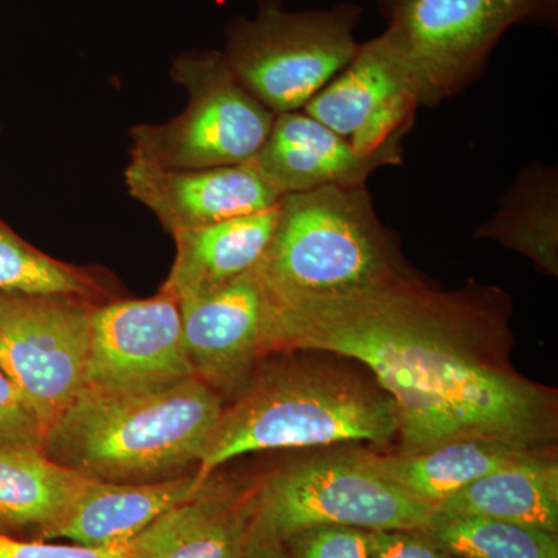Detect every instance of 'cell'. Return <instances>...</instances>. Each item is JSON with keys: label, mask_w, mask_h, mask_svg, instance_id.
<instances>
[{"label": "cell", "mask_w": 558, "mask_h": 558, "mask_svg": "<svg viewBox=\"0 0 558 558\" xmlns=\"http://www.w3.org/2000/svg\"><path fill=\"white\" fill-rule=\"evenodd\" d=\"M512 299L469 279L458 290L416 270L344 299L275 306L271 352L319 349L362 363L399 418L398 451L461 439L557 447L558 395L512 365Z\"/></svg>", "instance_id": "6da1fadb"}, {"label": "cell", "mask_w": 558, "mask_h": 558, "mask_svg": "<svg viewBox=\"0 0 558 558\" xmlns=\"http://www.w3.org/2000/svg\"><path fill=\"white\" fill-rule=\"evenodd\" d=\"M395 400L366 366L319 349L271 352L209 436L197 476L258 451L385 447L398 440Z\"/></svg>", "instance_id": "7a4b0ae2"}, {"label": "cell", "mask_w": 558, "mask_h": 558, "mask_svg": "<svg viewBox=\"0 0 558 558\" xmlns=\"http://www.w3.org/2000/svg\"><path fill=\"white\" fill-rule=\"evenodd\" d=\"M222 410V396L197 376L132 395L81 389L43 449L87 480L145 483L199 464Z\"/></svg>", "instance_id": "3957f363"}, {"label": "cell", "mask_w": 558, "mask_h": 558, "mask_svg": "<svg viewBox=\"0 0 558 558\" xmlns=\"http://www.w3.org/2000/svg\"><path fill=\"white\" fill-rule=\"evenodd\" d=\"M256 274L275 306L336 300L413 274L366 186L284 194Z\"/></svg>", "instance_id": "277c9868"}, {"label": "cell", "mask_w": 558, "mask_h": 558, "mask_svg": "<svg viewBox=\"0 0 558 558\" xmlns=\"http://www.w3.org/2000/svg\"><path fill=\"white\" fill-rule=\"evenodd\" d=\"M362 14L354 3L288 11L281 0H260L253 20L240 17L227 28L223 57L275 116L301 110L359 53L354 31Z\"/></svg>", "instance_id": "5b68a950"}, {"label": "cell", "mask_w": 558, "mask_h": 558, "mask_svg": "<svg viewBox=\"0 0 558 558\" xmlns=\"http://www.w3.org/2000/svg\"><path fill=\"white\" fill-rule=\"evenodd\" d=\"M315 451L258 480L255 529L282 542L301 529L422 531L435 506L379 475L362 447Z\"/></svg>", "instance_id": "8992f818"}, {"label": "cell", "mask_w": 558, "mask_h": 558, "mask_svg": "<svg viewBox=\"0 0 558 558\" xmlns=\"http://www.w3.org/2000/svg\"><path fill=\"white\" fill-rule=\"evenodd\" d=\"M381 33L418 106H435L478 76L506 32L556 20L557 0H377Z\"/></svg>", "instance_id": "52a82bcc"}, {"label": "cell", "mask_w": 558, "mask_h": 558, "mask_svg": "<svg viewBox=\"0 0 558 558\" xmlns=\"http://www.w3.org/2000/svg\"><path fill=\"white\" fill-rule=\"evenodd\" d=\"M171 76L189 94L174 119L131 131V161L165 170H204L247 163L263 148L275 113L256 100L220 51H191Z\"/></svg>", "instance_id": "ba28073f"}, {"label": "cell", "mask_w": 558, "mask_h": 558, "mask_svg": "<svg viewBox=\"0 0 558 558\" xmlns=\"http://www.w3.org/2000/svg\"><path fill=\"white\" fill-rule=\"evenodd\" d=\"M89 301L61 295H0V371L47 429L84 387Z\"/></svg>", "instance_id": "9c48e42d"}, {"label": "cell", "mask_w": 558, "mask_h": 558, "mask_svg": "<svg viewBox=\"0 0 558 558\" xmlns=\"http://www.w3.org/2000/svg\"><path fill=\"white\" fill-rule=\"evenodd\" d=\"M193 376L179 301L170 293L92 307L84 391L132 395Z\"/></svg>", "instance_id": "30bf717a"}, {"label": "cell", "mask_w": 558, "mask_h": 558, "mask_svg": "<svg viewBox=\"0 0 558 558\" xmlns=\"http://www.w3.org/2000/svg\"><path fill=\"white\" fill-rule=\"evenodd\" d=\"M182 336L194 374L233 399L271 354L275 303L253 269L229 284L180 299Z\"/></svg>", "instance_id": "8fae6325"}, {"label": "cell", "mask_w": 558, "mask_h": 558, "mask_svg": "<svg viewBox=\"0 0 558 558\" xmlns=\"http://www.w3.org/2000/svg\"><path fill=\"white\" fill-rule=\"evenodd\" d=\"M417 106L402 65L380 35L362 44L354 60L301 110L359 153H376L403 142Z\"/></svg>", "instance_id": "7c38bea8"}, {"label": "cell", "mask_w": 558, "mask_h": 558, "mask_svg": "<svg viewBox=\"0 0 558 558\" xmlns=\"http://www.w3.org/2000/svg\"><path fill=\"white\" fill-rule=\"evenodd\" d=\"M128 191L148 207L168 233L277 207L281 194L250 161L204 170H165L131 161Z\"/></svg>", "instance_id": "4fadbf2b"}, {"label": "cell", "mask_w": 558, "mask_h": 558, "mask_svg": "<svg viewBox=\"0 0 558 558\" xmlns=\"http://www.w3.org/2000/svg\"><path fill=\"white\" fill-rule=\"evenodd\" d=\"M402 142L359 153L349 140L303 110L278 113L250 163L281 196L325 186H366L377 168L402 163Z\"/></svg>", "instance_id": "5bb4252c"}, {"label": "cell", "mask_w": 558, "mask_h": 558, "mask_svg": "<svg viewBox=\"0 0 558 558\" xmlns=\"http://www.w3.org/2000/svg\"><path fill=\"white\" fill-rule=\"evenodd\" d=\"M256 501L258 481L211 476L132 539L130 558H238L255 526Z\"/></svg>", "instance_id": "9a60e30c"}, {"label": "cell", "mask_w": 558, "mask_h": 558, "mask_svg": "<svg viewBox=\"0 0 558 558\" xmlns=\"http://www.w3.org/2000/svg\"><path fill=\"white\" fill-rule=\"evenodd\" d=\"M205 483L197 473L149 483L90 480L50 539L89 548L128 545L165 512L194 497Z\"/></svg>", "instance_id": "2e32d148"}, {"label": "cell", "mask_w": 558, "mask_h": 558, "mask_svg": "<svg viewBox=\"0 0 558 558\" xmlns=\"http://www.w3.org/2000/svg\"><path fill=\"white\" fill-rule=\"evenodd\" d=\"M277 207L172 234L175 258L161 292L175 300L229 284L256 269L269 247Z\"/></svg>", "instance_id": "e0dca14e"}, {"label": "cell", "mask_w": 558, "mask_h": 558, "mask_svg": "<svg viewBox=\"0 0 558 558\" xmlns=\"http://www.w3.org/2000/svg\"><path fill=\"white\" fill-rule=\"evenodd\" d=\"M89 481L40 446L0 447V534L50 539Z\"/></svg>", "instance_id": "ac0fdd59"}, {"label": "cell", "mask_w": 558, "mask_h": 558, "mask_svg": "<svg viewBox=\"0 0 558 558\" xmlns=\"http://www.w3.org/2000/svg\"><path fill=\"white\" fill-rule=\"evenodd\" d=\"M435 509L558 534L557 447L534 451L487 473Z\"/></svg>", "instance_id": "d6986e66"}, {"label": "cell", "mask_w": 558, "mask_h": 558, "mask_svg": "<svg viewBox=\"0 0 558 558\" xmlns=\"http://www.w3.org/2000/svg\"><path fill=\"white\" fill-rule=\"evenodd\" d=\"M534 451L490 439L453 440L418 453L362 447L363 458L379 475L435 508L473 481Z\"/></svg>", "instance_id": "ffe728a7"}, {"label": "cell", "mask_w": 558, "mask_h": 558, "mask_svg": "<svg viewBox=\"0 0 558 558\" xmlns=\"http://www.w3.org/2000/svg\"><path fill=\"white\" fill-rule=\"evenodd\" d=\"M475 236L515 250L538 269L557 277V170L534 163L521 172L502 197L497 215L476 229Z\"/></svg>", "instance_id": "44dd1931"}, {"label": "cell", "mask_w": 558, "mask_h": 558, "mask_svg": "<svg viewBox=\"0 0 558 558\" xmlns=\"http://www.w3.org/2000/svg\"><path fill=\"white\" fill-rule=\"evenodd\" d=\"M422 534L459 558H558V535L487 517L436 510Z\"/></svg>", "instance_id": "7402d4cb"}, {"label": "cell", "mask_w": 558, "mask_h": 558, "mask_svg": "<svg viewBox=\"0 0 558 558\" xmlns=\"http://www.w3.org/2000/svg\"><path fill=\"white\" fill-rule=\"evenodd\" d=\"M100 292L87 271L51 258L0 220V295H61L90 301Z\"/></svg>", "instance_id": "603a6c76"}, {"label": "cell", "mask_w": 558, "mask_h": 558, "mask_svg": "<svg viewBox=\"0 0 558 558\" xmlns=\"http://www.w3.org/2000/svg\"><path fill=\"white\" fill-rule=\"evenodd\" d=\"M290 558H369L371 531L323 524L282 539Z\"/></svg>", "instance_id": "cb8c5ba5"}, {"label": "cell", "mask_w": 558, "mask_h": 558, "mask_svg": "<svg viewBox=\"0 0 558 558\" xmlns=\"http://www.w3.org/2000/svg\"><path fill=\"white\" fill-rule=\"evenodd\" d=\"M44 429L20 389L0 371V447L40 446Z\"/></svg>", "instance_id": "d4e9b609"}, {"label": "cell", "mask_w": 558, "mask_h": 558, "mask_svg": "<svg viewBox=\"0 0 558 558\" xmlns=\"http://www.w3.org/2000/svg\"><path fill=\"white\" fill-rule=\"evenodd\" d=\"M0 558H130V543L112 548H89L0 534Z\"/></svg>", "instance_id": "484cf974"}, {"label": "cell", "mask_w": 558, "mask_h": 558, "mask_svg": "<svg viewBox=\"0 0 558 558\" xmlns=\"http://www.w3.org/2000/svg\"><path fill=\"white\" fill-rule=\"evenodd\" d=\"M369 558H459L421 531H371Z\"/></svg>", "instance_id": "4316f807"}, {"label": "cell", "mask_w": 558, "mask_h": 558, "mask_svg": "<svg viewBox=\"0 0 558 558\" xmlns=\"http://www.w3.org/2000/svg\"><path fill=\"white\" fill-rule=\"evenodd\" d=\"M238 558H290V556L284 543L269 535L259 534L253 529L247 545Z\"/></svg>", "instance_id": "83f0119b"}]
</instances>
